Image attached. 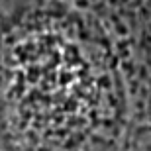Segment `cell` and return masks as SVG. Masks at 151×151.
<instances>
[{
  "label": "cell",
  "mask_w": 151,
  "mask_h": 151,
  "mask_svg": "<svg viewBox=\"0 0 151 151\" xmlns=\"http://www.w3.org/2000/svg\"><path fill=\"white\" fill-rule=\"evenodd\" d=\"M75 8H77V10H88L90 0H75Z\"/></svg>",
  "instance_id": "cell-1"
}]
</instances>
